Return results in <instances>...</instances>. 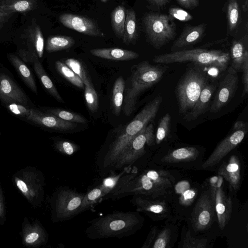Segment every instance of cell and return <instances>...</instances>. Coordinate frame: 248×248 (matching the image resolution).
I'll return each instance as SVG.
<instances>
[{
    "label": "cell",
    "instance_id": "cell-54",
    "mask_svg": "<svg viewBox=\"0 0 248 248\" xmlns=\"http://www.w3.org/2000/svg\"><path fill=\"white\" fill-rule=\"evenodd\" d=\"M218 179L217 176H214L210 179V183L212 186H215L217 184Z\"/></svg>",
    "mask_w": 248,
    "mask_h": 248
},
{
    "label": "cell",
    "instance_id": "cell-28",
    "mask_svg": "<svg viewBox=\"0 0 248 248\" xmlns=\"http://www.w3.org/2000/svg\"><path fill=\"white\" fill-rule=\"evenodd\" d=\"M138 37V29L135 12L132 9L126 10V17L124 25L123 42L129 45L134 43Z\"/></svg>",
    "mask_w": 248,
    "mask_h": 248
},
{
    "label": "cell",
    "instance_id": "cell-17",
    "mask_svg": "<svg viewBox=\"0 0 248 248\" xmlns=\"http://www.w3.org/2000/svg\"><path fill=\"white\" fill-rule=\"evenodd\" d=\"M0 99L5 103H19L27 105L23 92L8 76L0 74Z\"/></svg>",
    "mask_w": 248,
    "mask_h": 248
},
{
    "label": "cell",
    "instance_id": "cell-18",
    "mask_svg": "<svg viewBox=\"0 0 248 248\" xmlns=\"http://www.w3.org/2000/svg\"><path fill=\"white\" fill-rule=\"evenodd\" d=\"M215 187V204L219 227L223 230L230 220L232 210L231 198L225 193L221 186Z\"/></svg>",
    "mask_w": 248,
    "mask_h": 248
},
{
    "label": "cell",
    "instance_id": "cell-31",
    "mask_svg": "<svg viewBox=\"0 0 248 248\" xmlns=\"http://www.w3.org/2000/svg\"><path fill=\"white\" fill-rule=\"evenodd\" d=\"M75 44L73 38L63 35L51 36L48 38L46 42V50L51 53L69 48Z\"/></svg>",
    "mask_w": 248,
    "mask_h": 248
},
{
    "label": "cell",
    "instance_id": "cell-23",
    "mask_svg": "<svg viewBox=\"0 0 248 248\" xmlns=\"http://www.w3.org/2000/svg\"><path fill=\"white\" fill-rule=\"evenodd\" d=\"M90 52L94 56L113 61H129L139 57L136 52L119 48H94Z\"/></svg>",
    "mask_w": 248,
    "mask_h": 248
},
{
    "label": "cell",
    "instance_id": "cell-25",
    "mask_svg": "<svg viewBox=\"0 0 248 248\" xmlns=\"http://www.w3.org/2000/svg\"><path fill=\"white\" fill-rule=\"evenodd\" d=\"M199 153V151L195 147H182L170 152L162 158L161 161L165 163L192 161L197 157Z\"/></svg>",
    "mask_w": 248,
    "mask_h": 248
},
{
    "label": "cell",
    "instance_id": "cell-19",
    "mask_svg": "<svg viewBox=\"0 0 248 248\" xmlns=\"http://www.w3.org/2000/svg\"><path fill=\"white\" fill-rule=\"evenodd\" d=\"M206 28L205 23L196 26L186 25L179 37L173 43L171 51H178L198 43L203 38Z\"/></svg>",
    "mask_w": 248,
    "mask_h": 248
},
{
    "label": "cell",
    "instance_id": "cell-11",
    "mask_svg": "<svg viewBox=\"0 0 248 248\" xmlns=\"http://www.w3.org/2000/svg\"><path fill=\"white\" fill-rule=\"evenodd\" d=\"M248 132V123L237 121L234 124L232 132L217 146L202 166L203 169L213 167L234 149L244 139Z\"/></svg>",
    "mask_w": 248,
    "mask_h": 248
},
{
    "label": "cell",
    "instance_id": "cell-51",
    "mask_svg": "<svg viewBox=\"0 0 248 248\" xmlns=\"http://www.w3.org/2000/svg\"><path fill=\"white\" fill-rule=\"evenodd\" d=\"M189 183L186 181L178 183L175 186V190L178 193H182L184 191L189 189Z\"/></svg>",
    "mask_w": 248,
    "mask_h": 248
},
{
    "label": "cell",
    "instance_id": "cell-50",
    "mask_svg": "<svg viewBox=\"0 0 248 248\" xmlns=\"http://www.w3.org/2000/svg\"><path fill=\"white\" fill-rule=\"evenodd\" d=\"M156 230L157 228L155 226L151 229L142 248H149L151 247V244L155 238Z\"/></svg>",
    "mask_w": 248,
    "mask_h": 248
},
{
    "label": "cell",
    "instance_id": "cell-14",
    "mask_svg": "<svg viewBox=\"0 0 248 248\" xmlns=\"http://www.w3.org/2000/svg\"><path fill=\"white\" fill-rule=\"evenodd\" d=\"M21 236L24 246L36 248L46 244L48 234L43 225L37 219L31 222L25 217L21 226Z\"/></svg>",
    "mask_w": 248,
    "mask_h": 248
},
{
    "label": "cell",
    "instance_id": "cell-27",
    "mask_svg": "<svg viewBox=\"0 0 248 248\" xmlns=\"http://www.w3.org/2000/svg\"><path fill=\"white\" fill-rule=\"evenodd\" d=\"M35 0H0V11L9 13H26L36 6Z\"/></svg>",
    "mask_w": 248,
    "mask_h": 248
},
{
    "label": "cell",
    "instance_id": "cell-4",
    "mask_svg": "<svg viewBox=\"0 0 248 248\" xmlns=\"http://www.w3.org/2000/svg\"><path fill=\"white\" fill-rule=\"evenodd\" d=\"M166 66L154 65L147 61H142L131 68L130 80L125 88L123 107L126 116H130L136 108L140 95L157 83L162 78Z\"/></svg>",
    "mask_w": 248,
    "mask_h": 248
},
{
    "label": "cell",
    "instance_id": "cell-48",
    "mask_svg": "<svg viewBox=\"0 0 248 248\" xmlns=\"http://www.w3.org/2000/svg\"><path fill=\"white\" fill-rule=\"evenodd\" d=\"M5 220V206L4 196L0 183V226L3 225Z\"/></svg>",
    "mask_w": 248,
    "mask_h": 248
},
{
    "label": "cell",
    "instance_id": "cell-13",
    "mask_svg": "<svg viewBox=\"0 0 248 248\" xmlns=\"http://www.w3.org/2000/svg\"><path fill=\"white\" fill-rule=\"evenodd\" d=\"M237 72L229 67L227 72L220 82L210 109L211 113L219 111L232 97L238 85Z\"/></svg>",
    "mask_w": 248,
    "mask_h": 248
},
{
    "label": "cell",
    "instance_id": "cell-22",
    "mask_svg": "<svg viewBox=\"0 0 248 248\" xmlns=\"http://www.w3.org/2000/svg\"><path fill=\"white\" fill-rule=\"evenodd\" d=\"M230 55L232 61L231 67L237 72L241 71L243 64L246 59L248 58L247 35L233 41Z\"/></svg>",
    "mask_w": 248,
    "mask_h": 248
},
{
    "label": "cell",
    "instance_id": "cell-21",
    "mask_svg": "<svg viewBox=\"0 0 248 248\" xmlns=\"http://www.w3.org/2000/svg\"><path fill=\"white\" fill-rule=\"evenodd\" d=\"M216 88L215 84L206 83L192 109L185 115L186 120L188 121L195 120L205 111Z\"/></svg>",
    "mask_w": 248,
    "mask_h": 248
},
{
    "label": "cell",
    "instance_id": "cell-36",
    "mask_svg": "<svg viewBox=\"0 0 248 248\" xmlns=\"http://www.w3.org/2000/svg\"><path fill=\"white\" fill-rule=\"evenodd\" d=\"M28 34L37 56L41 58L44 54V39L40 27L35 25L31 27L28 31Z\"/></svg>",
    "mask_w": 248,
    "mask_h": 248
},
{
    "label": "cell",
    "instance_id": "cell-5",
    "mask_svg": "<svg viewBox=\"0 0 248 248\" xmlns=\"http://www.w3.org/2000/svg\"><path fill=\"white\" fill-rule=\"evenodd\" d=\"M231 61L230 52L221 50L203 48L184 49L155 56L153 61L157 64H170L187 62L216 69H226Z\"/></svg>",
    "mask_w": 248,
    "mask_h": 248
},
{
    "label": "cell",
    "instance_id": "cell-10",
    "mask_svg": "<svg viewBox=\"0 0 248 248\" xmlns=\"http://www.w3.org/2000/svg\"><path fill=\"white\" fill-rule=\"evenodd\" d=\"M154 140V127L150 124L144 127L124 148L114 163L110 174L131 167L144 154L145 145L151 146Z\"/></svg>",
    "mask_w": 248,
    "mask_h": 248
},
{
    "label": "cell",
    "instance_id": "cell-29",
    "mask_svg": "<svg viewBox=\"0 0 248 248\" xmlns=\"http://www.w3.org/2000/svg\"><path fill=\"white\" fill-rule=\"evenodd\" d=\"M8 58L26 84L33 93H37V86L29 68L16 55L10 54L8 55Z\"/></svg>",
    "mask_w": 248,
    "mask_h": 248
},
{
    "label": "cell",
    "instance_id": "cell-20",
    "mask_svg": "<svg viewBox=\"0 0 248 248\" xmlns=\"http://www.w3.org/2000/svg\"><path fill=\"white\" fill-rule=\"evenodd\" d=\"M240 163L238 158L232 155L227 163H223L218 170V174L223 177L234 190L238 189L241 180Z\"/></svg>",
    "mask_w": 248,
    "mask_h": 248
},
{
    "label": "cell",
    "instance_id": "cell-32",
    "mask_svg": "<svg viewBox=\"0 0 248 248\" xmlns=\"http://www.w3.org/2000/svg\"><path fill=\"white\" fill-rule=\"evenodd\" d=\"M125 83L124 78L119 77L116 80L112 89V106L113 113L117 116L120 115L124 99Z\"/></svg>",
    "mask_w": 248,
    "mask_h": 248
},
{
    "label": "cell",
    "instance_id": "cell-1",
    "mask_svg": "<svg viewBox=\"0 0 248 248\" xmlns=\"http://www.w3.org/2000/svg\"><path fill=\"white\" fill-rule=\"evenodd\" d=\"M162 101L161 96L150 101L125 128L99 150L96 157V166L101 176L110 174L114 163L124 148L155 119Z\"/></svg>",
    "mask_w": 248,
    "mask_h": 248
},
{
    "label": "cell",
    "instance_id": "cell-9",
    "mask_svg": "<svg viewBox=\"0 0 248 248\" xmlns=\"http://www.w3.org/2000/svg\"><path fill=\"white\" fill-rule=\"evenodd\" d=\"M148 42L156 49H159L171 41L176 34V25L169 15L151 12L143 18Z\"/></svg>",
    "mask_w": 248,
    "mask_h": 248
},
{
    "label": "cell",
    "instance_id": "cell-45",
    "mask_svg": "<svg viewBox=\"0 0 248 248\" xmlns=\"http://www.w3.org/2000/svg\"><path fill=\"white\" fill-rule=\"evenodd\" d=\"M197 193L193 189H187L181 193L179 198L180 203L184 206L189 205L194 201Z\"/></svg>",
    "mask_w": 248,
    "mask_h": 248
},
{
    "label": "cell",
    "instance_id": "cell-38",
    "mask_svg": "<svg viewBox=\"0 0 248 248\" xmlns=\"http://www.w3.org/2000/svg\"><path fill=\"white\" fill-rule=\"evenodd\" d=\"M170 120L171 116L169 113H166L160 119L155 137L156 144H160L168 136L170 131Z\"/></svg>",
    "mask_w": 248,
    "mask_h": 248
},
{
    "label": "cell",
    "instance_id": "cell-37",
    "mask_svg": "<svg viewBox=\"0 0 248 248\" xmlns=\"http://www.w3.org/2000/svg\"><path fill=\"white\" fill-rule=\"evenodd\" d=\"M46 112L68 122L83 124H86L87 122L86 119L80 115L63 109L53 108L46 110Z\"/></svg>",
    "mask_w": 248,
    "mask_h": 248
},
{
    "label": "cell",
    "instance_id": "cell-15",
    "mask_svg": "<svg viewBox=\"0 0 248 248\" xmlns=\"http://www.w3.org/2000/svg\"><path fill=\"white\" fill-rule=\"evenodd\" d=\"M60 22L65 27L86 35L104 37L105 34L92 20L87 17L69 13L59 16Z\"/></svg>",
    "mask_w": 248,
    "mask_h": 248
},
{
    "label": "cell",
    "instance_id": "cell-30",
    "mask_svg": "<svg viewBox=\"0 0 248 248\" xmlns=\"http://www.w3.org/2000/svg\"><path fill=\"white\" fill-rule=\"evenodd\" d=\"M228 33H231L238 27L241 14L237 0H228L227 6Z\"/></svg>",
    "mask_w": 248,
    "mask_h": 248
},
{
    "label": "cell",
    "instance_id": "cell-12",
    "mask_svg": "<svg viewBox=\"0 0 248 248\" xmlns=\"http://www.w3.org/2000/svg\"><path fill=\"white\" fill-rule=\"evenodd\" d=\"M215 187L204 190L196 203L191 214V223L196 231H202L212 223L215 216Z\"/></svg>",
    "mask_w": 248,
    "mask_h": 248
},
{
    "label": "cell",
    "instance_id": "cell-40",
    "mask_svg": "<svg viewBox=\"0 0 248 248\" xmlns=\"http://www.w3.org/2000/svg\"><path fill=\"white\" fill-rule=\"evenodd\" d=\"M54 148L59 153L67 156L73 155L80 149L77 144L66 140L56 141L54 143Z\"/></svg>",
    "mask_w": 248,
    "mask_h": 248
},
{
    "label": "cell",
    "instance_id": "cell-35",
    "mask_svg": "<svg viewBox=\"0 0 248 248\" xmlns=\"http://www.w3.org/2000/svg\"><path fill=\"white\" fill-rule=\"evenodd\" d=\"M55 65L57 71L71 84L79 88H84V84L81 79L65 63L57 61Z\"/></svg>",
    "mask_w": 248,
    "mask_h": 248
},
{
    "label": "cell",
    "instance_id": "cell-2",
    "mask_svg": "<svg viewBox=\"0 0 248 248\" xmlns=\"http://www.w3.org/2000/svg\"><path fill=\"white\" fill-rule=\"evenodd\" d=\"M143 221L137 211H115L91 220L85 230V234L92 240L122 238L133 234Z\"/></svg>",
    "mask_w": 248,
    "mask_h": 248
},
{
    "label": "cell",
    "instance_id": "cell-53",
    "mask_svg": "<svg viewBox=\"0 0 248 248\" xmlns=\"http://www.w3.org/2000/svg\"><path fill=\"white\" fill-rule=\"evenodd\" d=\"M13 14L14 13L0 11V24L7 21Z\"/></svg>",
    "mask_w": 248,
    "mask_h": 248
},
{
    "label": "cell",
    "instance_id": "cell-39",
    "mask_svg": "<svg viewBox=\"0 0 248 248\" xmlns=\"http://www.w3.org/2000/svg\"><path fill=\"white\" fill-rule=\"evenodd\" d=\"M65 64L81 79L84 85L91 83L85 69L79 61L74 58H69L65 61Z\"/></svg>",
    "mask_w": 248,
    "mask_h": 248
},
{
    "label": "cell",
    "instance_id": "cell-34",
    "mask_svg": "<svg viewBox=\"0 0 248 248\" xmlns=\"http://www.w3.org/2000/svg\"><path fill=\"white\" fill-rule=\"evenodd\" d=\"M126 17V10L122 5L116 7L112 12L111 22L114 32L118 37L122 38Z\"/></svg>",
    "mask_w": 248,
    "mask_h": 248
},
{
    "label": "cell",
    "instance_id": "cell-7",
    "mask_svg": "<svg viewBox=\"0 0 248 248\" xmlns=\"http://www.w3.org/2000/svg\"><path fill=\"white\" fill-rule=\"evenodd\" d=\"M84 195L85 193L78 192L68 186L58 187L49 201L52 221H65L78 215Z\"/></svg>",
    "mask_w": 248,
    "mask_h": 248
},
{
    "label": "cell",
    "instance_id": "cell-41",
    "mask_svg": "<svg viewBox=\"0 0 248 248\" xmlns=\"http://www.w3.org/2000/svg\"><path fill=\"white\" fill-rule=\"evenodd\" d=\"M84 86V95L87 107L91 112H94L98 107L97 94L92 83Z\"/></svg>",
    "mask_w": 248,
    "mask_h": 248
},
{
    "label": "cell",
    "instance_id": "cell-56",
    "mask_svg": "<svg viewBox=\"0 0 248 248\" xmlns=\"http://www.w3.org/2000/svg\"><path fill=\"white\" fill-rule=\"evenodd\" d=\"M102 2H106L108 0H100Z\"/></svg>",
    "mask_w": 248,
    "mask_h": 248
},
{
    "label": "cell",
    "instance_id": "cell-8",
    "mask_svg": "<svg viewBox=\"0 0 248 248\" xmlns=\"http://www.w3.org/2000/svg\"><path fill=\"white\" fill-rule=\"evenodd\" d=\"M16 187L34 207L42 205L45 196V177L43 173L34 167H27L13 175Z\"/></svg>",
    "mask_w": 248,
    "mask_h": 248
},
{
    "label": "cell",
    "instance_id": "cell-43",
    "mask_svg": "<svg viewBox=\"0 0 248 248\" xmlns=\"http://www.w3.org/2000/svg\"><path fill=\"white\" fill-rule=\"evenodd\" d=\"M170 230L165 228L158 235L155 240L152 248H166L169 244L170 239Z\"/></svg>",
    "mask_w": 248,
    "mask_h": 248
},
{
    "label": "cell",
    "instance_id": "cell-47",
    "mask_svg": "<svg viewBox=\"0 0 248 248\" xmlns=\"http://www.w3.org/2000/svg\"><path fill=\"white\" fill-rule=\"evenodd\" d=\"M241 71L242 72V82L243 90L242 97L245 96L248 93V58L245 60Z\"/></svg>",
    "mask_w": 248,
    "mask_h": 248
},
{
    "label": "cell",
    "instance_id": "cell-24",
    "mask_svg": "<svg viewBox=\"0 0 248 248\" xmlns=\"http://www.w3.org/2000/svg\"><path fill=\"white\" fill-rule=\"evenodd\" d=\"M130 202L136 207L137 212L162 214L165 213L167 209L164 202L153 201L140 196H133Z\"/></svg>",
    "mask_w": 248,
    "mask_h": 248
},
{
    "label": "cell",
    "instance_id": "cell-33",
    "mask_svg": "<svg viewBox=\"0 0 248 248\" xmlns=\"http://www.w3.org/2000/svg\"><path fill=\"white\" fill-rule=\"evenodd\" d=\"M105 196L103 189L99 185L85 193L78 211V214L91 207Z\"/></svg>",
    "mask_w": 248,
    "mask_h": 248
},
{
    "label": "cell",
    "instance_id": "cell-3",
    "mask_svg": "<svg viewBox=\"0 0 248 248\" xmlns=\"http://www.w3.org/2000/svg\"><path fill=\"white\" fill-rule=\"evenodd\" d=\"M173 182L174 178L168 171L149 170L137 174L106 197L113 200L128 195L155 198L167 194Z\"/></svg>",
    "mask_w": 248,
    "mask_h": 248
},
{
    "label": "cell",
    "instance_id": "cell-46",
    "mask_svg": "<svg viewBox=\"0 0 248 248\" xmlns=\"http://www.w3.org/2000/svg\"><path fill=\"white\" fill-rule=\"evenodd\" d=\"M7 107L15 114L23 116L26 118L30 114V109L21 104L11 103Z\"/></svg>",
    "mask_w": 248,
    "mask_h": 248
},
{
    "label": "cell",
    "instance_id": "cell-49",
    "mask_svg": "<svg viewBox=\"0 0 248 248\" xmlns=\"http://www.w3.org/2000/svg\"><path fill=\"white\" fill-rule=\"evenodd\" d=\"M182 7L187 9L197 8L200 3V0H176Z\"/></svg>",
    "mask_w": 248,
    "mask_h": 248
},
{
    "label": "cell",
    "instance_id": "cell-55",
    "mask_svg": "<svg viewBox=\"0 0 248 248\" xmlns=\"http://www.w3.org/2000/svg\"><path fill=\"white\" fill-rule=\"evenodd\" d=\"M248 0H245L244 1V3L242 6L243 10L244 12L247 13L248 10Z\"/></svg>",
    "mask_w": 248,
    "mask_h": 248
},
{
    "label": "cell",
    "instance_id": "cell-6",
    "mask_svg": "<svg viewBox=\"0 0 248 248\" xmlns=\"http://www.w3.org/2000/svg\"><path fill=\"white\" fill-rule=\"evenodd\" d=\"M207 82V75L198 68H192L185 74L176 90L180 113L186 115L192 109Z\"/></svg>",
    "mask_w": 248,
    "mask_h": 248
},
{
    "label": "cell",
    "instance_id": "cell-44",
    "mask_svg": "<svg viewBox=\"0 0 248 248\" xmlns=\"http://www.w3.org/2000/svg\"><path fill=\"white\" fill-rule=\"evenodd\" d=\"M169 15L173 19L182 21H188L192 19V16L183 9L174 7L169 9Z\"/></svg>",
    "mask_w": 248,
    "mask_h": 248
},
{
    "label": "cell",
    "instance_id": "cell-16",
    "mask_svg": "<svg viewBox=\"0 0 248 248\" xmlns=\"http://www.w3.org/2000/svg\"><path fill=\"white\" fill-rule=\"evenodd\" d=\"M27 119L40 125L59 131L72 130L77 126V123L66 121L51 114L33 108L30 109V114Z\"/></svg>",
    "mask_w": 248,
    "mask_h": 248
},
{
    "label": "cell",
    "instance_id": "cell-52",
    "mask_svg": "<svg viewBox=\"0 0 248 248\" xmlns=\"http://www.w3.org/2000/svg\"><path fill=\"white\" fill-rule=\"evenodd\" d=\"M150 3L157 7H163L167 4L170 0H146Z\"/></svg>",
    "mask_w": 248,
    "mask_h": 248
},
{
    "label": "cell",
    "instance_id": "cell-57",
    "mask_svg": "<svg viewBox=\"0 0 248 248\" xmlns=\"http://www.w3.org/2000/svg\"><path fill=\"white\" fill-rule=\"evenodd\" d=\"M2 27V25L1 24H0V29Z\"/></svg>",
    "mask_w": 248,
    "mask_h": 248
},
{
    "label": "cell",
    "instance_id": "cell-26",
    "mask_svg": "<svg viewBox=\"0 0 248 248\" xmlns=\"http://www.w3.org/2000/svg\"><path fill=\"white\" fill-rule=\"evenodd\" d=\"M32 62L34 70L37 76L47 92L57 100L60 102H63L62 97L58 93V90L50 78L46 75L41 63L34 53L32 54Z\"/></svg>",
    "mask_w": 248,
    "mask_h": 248
},
{
    "label": "cell",
    "instance_id": "cell-42",
    "mask_svg": "<svg viewBox=\"0 0 248 248\" xmlns=\"http://www.w3.org/2000/svg\"><path fill=\"white\" fill-rule=\"evenodd\" d=\"M208 241L205 239H197L192 237L190 232H186L184 239L182 248H205Z\"/></svg>",
    "mask_w": 248,
    "mask_h": 248
}]
</instances>
